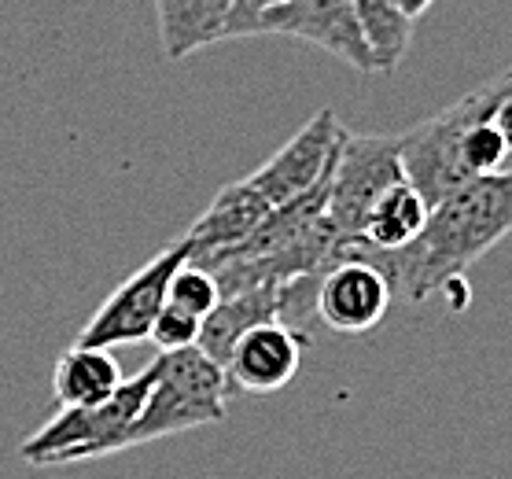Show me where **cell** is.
Returning a JSON list of instances; mask_svg holds the SVG:
<instances>
[{"label":"cell","mask_w":512,"mask_h":479,"mask_svg":"<svg viewBox=\"0 0 512 479\" xmlns=\"http://www.w3.org/2000/svg\"><path fill=\"white\" fill-rule=\"evenodd\" d=\"M398 181H406L398 133L387 137V133L343 129L336 163H332V181H328V222L336 225L339 236H361L373 203Z\"/></svg>","instance_id":"8992f818"},{"label":"cell","mask_w":512,"mask_h":479,"mask_svg":"<svg viewBox=\"0 0 512 479\" xmlns=\"http://www.w3.org/2000/svg\"><path fill=\"white\" fill-rule=\"evenodd\" d=\"M273 211L262 192H258L247 177L225 185L218 196L207 203V211L199 214L192 229H188V244H192V258L214 255L222 247L240 244L244 236H251L258 225L266 222V214Z\"/></svg>","instance_id":"8fae6325"},{"label":"cell","mask_w":512,"mask_h":479,"mask_svg":"<svg viewBox=\"0 0 512 479\" xmlns=\"http://www.w3.org/2000/svg\"><path fill=\"white\" fill-rule=\"evenodd\" d=\"M166 303L203 321V317H207L214 306L222 303V288H218V281L210 277L207 269L188 258L185 266H177V273L170 277V288H166Z\"/></svg>","instance_id":"e0dca14e"},{"label":"cell","mask_w":512,"mask_h":479,"mask_svg":"<svg viewBox=\"0 0 512 479\" xmlns=\"http://www.w3.org/2000/svg\"><path fill=\"white\" fill-rule=\"evenodd\" d=\"M233 0H155L159 41L166 59H185L199 48L225 41Z\"/></svg>","instance_id":"4fadbf2b"},{"label":"cell","mask_w":512,"mask_h":479,"mask_svg":"<svg viewBox=\"0 0 512 479\" xmlns=\"http://www.w3.org/2000/svg\"><path fill=\"white\" fill-rule=\"evenodd\" d=\"M431 4H435V0H398V8H402L409 19H420V15L428 12Z\"/></svg>","instance_id":"7402d4cb"},{"label":"cell","mask_w":512,"mask_h":479,"mask_svg":"<svg viewBox=\"0 0 512 479\" xmlns=\"http://www.w3.org/2000/svg\"><path fill=\"white\" fill-rule=\"evenodd\" d=\"M512 233V170L479 174L435 203L417 240L402 247H373L361 236H343L332 258H361L384 273L398 303L420 306L431 295L465 288L472 262Z\"/></svg>","instance_id":"6da1fadb"},{"label":"cell","mask_w":512,"mask_h":479,"mask_svg":"<svg viewBox=\"0 0 512 479\" xmlns=\"http://www.w3.org/2000/svg\"><path fill=\"white\" fill-rule=\"evenodd\" d=\"M428 214V199L420 196L409 181H398L373 203V211L365 218V229H361V240L373 247H384V251L402 247L409 240H417Z\"/></svg>","instance_id":"9a60e30c"},{"label":"cell","mask_w":512,"mask_h":479,"mask_svg":"<svg viewBox=\"0 0 512 479\" xmlns=\"http://www.w3.org/2000/svg\"><path fill=\"white\" fill-rule=\"evenodd\" d=\"M126 376L107 347L70 343L52 373V395L59 406H96L118 391Z\"/></svg>","instance_id":"5bb4252c"},{"label":"cell","mask_w":512,"mask_h":479,"mask_svg":"<svg viewBox=\"0 0 512 479\" xmlns=\"http://www.w3.org/2000/svg\"><path fill=\"white\" fill-rule=\"evenodd\" d=\"M152 380L155 362L144 365L137 376L122 380L115 395L96 402V406H63L26 443H19V457L34 468H56L122 454L129 424L137 421Z\"/></svg>","instance_id":"277c9868"},{"label":"cell","mask_w":512,"mask_h":479,"mask_svg":"<svg viewBox=\"0 0 512 479\" xmlns=\"http://www.w3.org/2000/svg\"><path fill=\"white\" fill-rule=\"evenodd\" d=\"M306 332L284 325V321H266L255 325L240 343L233 347L225 376L229 387L240 395H273L295 380L299 365H303Z\"/></svg>","instance_id":"30bf717a"},{"label":"cell","mask_w":512,"mask_h":479,"mask_svg":"<svg viewBox=\"0 0 512 479\" xmlns=\"http://www.w3.org/2000/svg\"><path fill=\"white\" fill-rule=\"evenodd\" d=\"M262 34L299 37L306 45L343 59L358 74H376L354 0H277L262 12L258 37Z\"/></svg>","instance_id":"52a82bcc"},{"label":"cell","mask_w":512,"mask_h":479,"mask_svg":"<svg viewBox=\"0 0 512 479\" xmlns=\"http://www.w3.org/2000/svg\"><path fill=\"white\" fill-rule=\"evenodd\" d=\"M229 395H233V387H229L225 369L218 362H210L199 347L166 354L159 351L155 380L148 387V398L140 406L137 421L129 424L122 450L222 424L229 417Z\"/></svg>","instance_id":"3957f363"},{"label":"cell","mask_w":512,"mask_h":479,"mask_svg":"<svg viewBox=\"0 0 512 479\" xmlns=\"http://www.w3.org/2000/svg\"><path fill=\"white\" fill-rule=\"evenodd\" d=\"M509 155H512L509 144H505V137L498 133L494 122H479V126H472L468 129L465 144H461V163H465V170L472 177L498 174Z\"/></svg>","instance_id":"ac0fdd59"},{"label":"cell","mask_w":512,"mask_h":479,"mask_svg":"<svg viewBox=\"0 0 512 479\" xmlns=\"http://www.w3.org/2000/svg\"><path fill=\"white\" fill-rule=\"evenodd\" d=\"M354 8H358V23L376 74H395L409 52L417 19H409L398 8V0H354Z\"/></svg>","instance_id":"2e32d148"},{"label":"cell","mask_w":512,"mask_h":479,"mask_svg":"<svg viewBox=\"0 0 512 479\" xmlns=\"http://www.w3.org/2000/svg\"><path fill=\"white\" fill-rule=\"evenodd\" d=\"M277 0H233V12H229V23H225V41L233 37H258V23H262V12Z\"/></svg>","instance_id":"ffe728a7"},{"label":"cell","mask_w":512,"mask_h":479,"mask_svg":"<svg viewBox=\"0 0 512 479\" xmlns=\"http://www.w3.org/2000/svg\"><path fill=\"white\" fill-rule=\"evenodd\" d=\"M339 133H343V126H339L336 111H328V107L317 111L280 152L269 155L255 174H247V181L262 192L269 207L291 203L295 196L317 188L328 177L339 152Z\"/></svg>","instance_id":"ba28073f"},{"label":"cell","mask_w":512,"mask_h":479,"mask_svg":"<svg viewBox=\"0 0 512 479\" xmlns=\"http://www.w3.org/2000/svg\"><path fill=\"white\" fill-rule=\"evenodd\" d=\"M391 303H395V295L380 269H373L361 258H336L317 284L314 317L332 332L361 336L384 321Z\"/></svg>","instance_id":"9c48e42d"},{"label":"cell","mask_w":512,"mask_h":479,"mask_svg":"<svg viewBox=\"0 0 512 479\" xmlns=\"http://www.w3.org/2000/svg\"><path fill=\"white\" fill-rule=\"evenodd\" d=\"M199 317L185 314V310H177V306L166 303L163 310H159V317H155L152 325V343L159 347V351H185V347H196L199 339Z\"/></svg>","instance_id":"d6986e66"},{"label":"cell","mask_w":512,"mask_h":479,"mask_svg":"<svg viewBox=\"0 0 512 479\" xmlns=\"http://www.w3.org/2000/svg\"><path fill=\"white\" fill-rule=\"evenodd\" d=\"M277 317H280V303H277V288H273V284L251 288V292L222 295V303L203 317L196 347L207 354L210 362H218L225 369L236 343H240L255 325H266V321H277Z\"/></svg>","instance_id":"7c38bea8"},{"label":"cell","mask_w":512,"mask_h":479,"mask_svg":"<svg viewBox=\"0 0 512 479\" xmlns=\"http://www.w3.org/2000/svg\"><path fill=\"white\" fill-rule=\"evenodd\" d=\"M512 96V67L494 74L490 82L476 85L472 93L443 107L439 115L424 118L406 133H398V155H402V174L420 196L428 199V207L443 203L450 192L472 181V174L461 163V144L468 129L479 122H494L498 107Z\"/></svg>","instance_id":"7a4b0ae2"},{"label":"cell","mask_w":512,"mask_h":479,"mask_svg":"<svg viewBox=\"0 0 512 479\" xmlns=\"http://www.w3.org/2000/svg\"><path fill=\"white\" fill-rule=\"evenodd\" d=\"M188 258H192V244H188V236H181L177 244L163 247L155 258H148L140 269H133L126 281L96 306V314L85 321V328L78 332L74 343L111 351V347H126V343L148 339L155 317L166 306L170 277L177 273V266H185Z\"/></svg>","instance_id":"5b68a950"},{"label":"cell","mask_w":512,"mask_h":479,"mask_svg":"<svg viewBox=\"0 0 512 479\" xmlns=\"http://www.w3.org/2000/svg\"><path fill=\"white\" fill-rule=\"evenodd\" d=\"M494 126H498V133L505 137V144H509V152H512V96L498 107V115H494Z\"/></svg>","instance_id":"44dd1931"}]
</instances>
